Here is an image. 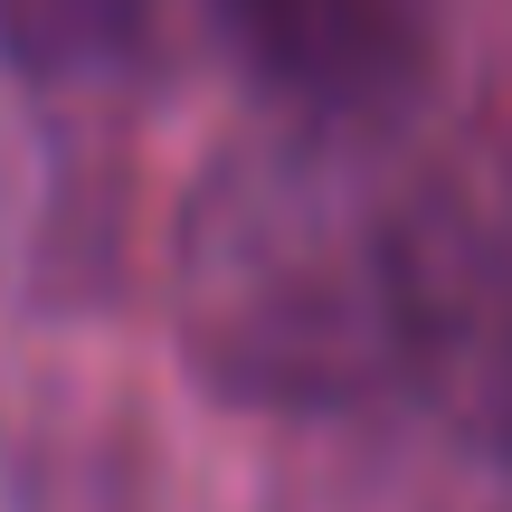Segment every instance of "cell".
I'll use <instances>...</instances> for the list:
<instances>
[{"instance_id":"cell-5","label":"cell","mask_w":512,"mask_h":512,"mask_svg":"<svg viewBox=\"0 0 512 512\" xmlns=\"http://www.w3.org/2000/svg\"><path fill=\"white\" fill-rule=\"evenodd\" d=\"M171 10L181 0H0V67L38 105H76L162 67Z\"/></svg>"},{"instance_id":"cell-2","label":"cell","mask_w":512,"mask_h":512,"mask_svg":"<svg viewBox=\"0 0 512 512\" xmlns=\"http://www.w3.org/2000/svg\"><path fill=\"white\" fill-rule=\"evenodd\" d=\"M238 67L275 95L285 124L370 133L427 105L437 86V10L427 0H209Z\"/></svg>"},{"instance_id":"cell-3","label":"cell","mask_w":512,"mask_h":512,"mask_svg":"<svg viewBox=\"0 0 512 512\" xmlns=\"http://www.w3.org/2000/svg\"><path fill=\"white\" fill-rule=\"evenodd\" d=\"M124 285V171L76 143L67 105L0 114V294L19 304H105Z\"/></svg>"},{"instance_id":"cell-1","label":"cell","mask_w":512,"mask_h":512,"mask_svg":"<svg viewBox=\"0 0 512 512\" xmlns=\"http://www.w3.org/2000/svg\"><path fill=\"white\" fill-rule=\"evenodd\" d=\"M171 332L209 399L332 418L418 370V200L361 133L266 124L200 162L171 219Z\"/></svg>"},{"instance_id":"cell-4","label":"cell","mask_w":512,"mask_h":512,"mask_svg":"<svg viewBox=\"0 0 512 512\" xmlns=\"http://www.w3.org/2000/svg\"><path fill=\"white\" fill-rule=\"evenodd\" d=\"M456 427L512 465V228L418 209V370Z\"/></svg>"}]
</instances>
